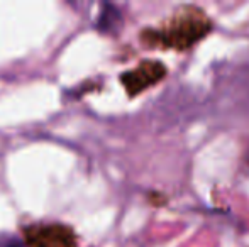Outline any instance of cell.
Instances as JSON below:
<instances>
[{
	"label": "cell",
	"mask_w": 249,
	"mask_h": 247,
	"mask_svg": "<svg viewBox=\"0 0 249 247\" xmlns=\"http://www.w3.org/2000/svg\"><path fill=\"white\" fill-rule=\"evenodd\" d=\"M122 27V14L117 7L112 3H104L100 10L99 20H97V29L105 34H115Z\"/></svg>",
	"instance_id": "1"
},
{
	"label": "cell",
	"mask_w": 249,
	"mask_h": 247,
	"mask_svg": "<svg viewBox=\"0 0 249 247\" xmlns=\"http://www.w3.org/2000/svg\"><path fill=\"white\" fill-rule=\"evenodd\" d=\"M0 247H27L16 235H0Z\"/></svg>",
	"instance_id": "2"
}]
</instances>
